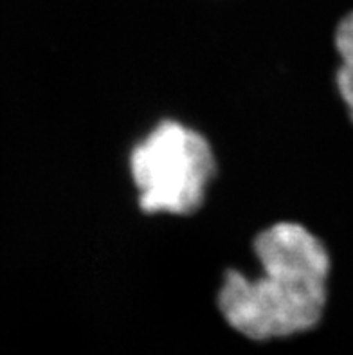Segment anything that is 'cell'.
I'll use <instances>...</instances> for the list:
<instances>
[{
    "label": "cell",
    "mask_w": 353,
    "mask_h": 355,
    "mask_svg": "<svg viewBox=\"0 0 353 355\" xmlns=\"http://www.w3.org/2000/svg\"><path fill=\"white\" fill-rule=\"evenodd\" d=\"M258 269H227L215 311L229 330L256 345L316 332L330 302L332 254L321 236L298 220H276L250 240Z\"/></svg>",
    "instance_id": "1"
},
{
    "label": "cell",
    "mask_w": 353,
    "mask_h": 355,
    "mask_svg": "<svg viewBox=\"0 0 353 355\" xmlns=\"http://www.w3.org/2000/svg\"><path fill=\"white\" fill-rule=\"evenodd\" d=\"M126 170L139 211L191 216L206 204L218 159L204 132L177 117H162L132 144Z\"/></svg>",
    "instance_id": "2"
},
{
    "label": "cell",
    "mask_w": 353,
    "mask_h": 355,
    "mask_svg": "<svg viewBox=\"0 0 353 355\" xmlns=\"http://www.w3.org/2000/svg\"><path fill=\"white\" fill-rule=\"evenodd\" d=\"M334 49H336V90L353 123V9L339 18L334 31Z\"/></svg>",
    "instance_id": "3"
}]
</instances>
